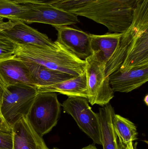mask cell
Returning a JSON list of instances; mask_svg holds the SVG:
<instances>
[{"label": "cell", "instance_id": "ba28073f", "mask_svg": "<svg viewBox=\"0 0 148 149\" xmlns=\"http://www.w3.org/2000/svg\"><path fill=\"white\" fill-rule=\"evenodd\" d=\"M24 4L28 7V10L24 14L19 16L17 20L24 23H39L54 27L69 26L80 22L76 15L50 4Z\"/></svg>", "mask_w": 148, "mask_h": 149}, {"label": "cell", "instance_id": "cb8c5ba5", "mask_svg": "<svg viewBox=\"0 0 148 149\" xmlns=\"http://www.w3.org/2000/svg\"><path fill=\"white\" fill-rule=\"evenodd\" d=\"M17 3L24 4V3H35V4H46L52 5L58 0H12Z\"/></svg>", "mask_w": 148, "mask_h": 149}, {"label": "cell", "instance_id": "9a60e30c", "mask_svg": "<svg viewBox=\"0 0 148 149\" xmlns=\"http://www.w3.org/2000/svg\"><path fill=\"white\" fill-rule=\"evenodd\" d=\"M122 33H108L103 35L89 34L93 54L105 63L109 61L118 46Z\"/></svg>", "mask_w": 148, "mask_h": 149}, {"label": "cell", "instance_id": "603a6c76", "mask_svg": "<svg viewBox=\"0 0 148 149\" xmlns=\"http://www.w3.org/2000/svg\"><path fill=\"white\" fill-rule=\"evenodd\" d=\"M13 136L11 132L0 131V149H13Z\"/></svg>", "mask_w": 148, "mask_h": 149}, {"label": "cell", "instance_id": "52a82bcc", "mask_svg": "<svg viewBox=\"0 0 148 149\" xmlns=\"http://www.w3.org/2000/svg\"><path fill=\"white\" fill-rule=\"evenodd\" d=\"M61 106L64 112L74 118L80 129L90 137L94 143L102 145L101 132L98 114L92 110L87 98L70 96Z\"/></svg>", "mask_w": 148, "mask_h": 149}, {"label": "cell", "instance_id": "30bf717a", "mask_svg": "<svg viewBox=\"0 0 148 149\" xmlns=\"http://www.w3.org/2000/svg\"><path fill=\"white\" fill-rule=\"evenodd\" d=\"M114 92L128 93L139 88L148 81V65L140 67L119 68L109 75Z\"/></svg>", "mask_w": 148, "mask_h": 149}, {"label": "cell", "instance_id": "5b68a950", "mask_svg": "<svg viewBox=\"0 0 148 149\" xmlns=\"http://www.w3.org/2000/svg\"><path fill=\"white\" fill-rule=\"evenodd\" d=\"M147 29L148 0H143L135 9L131 25L125 32L122 33L114 53L106 64L105 71L108 76L120 68L136 38Z\"/></svg>", "mask_w": 148, "mask_h": 149}, {"label": "cell", "instance_id": "7402d4cb", "mask_svg": "<svg viewBox=\"0 0 148 149\" xmlns=\"http://www.w3.org/2000/svg\"><path fill=\"white\" fill-rule=\"evenodd\" d=\"M17 44L3 32H0V59L8 57L14 54Z\"/></svg>", "mask_w": 148, "mask_h": 149}, {"label": "cell", "instance_id": "5bb4252c", "mask_svg": "<svg viewBox=\"0 0 148 149\" xmlns=\"http://www.w3.org/2000/svg\"><path fill=\"white\" fill-rule=\"evenodd\" d=\"M22 60L37 88L52 86L76 77L48 69L36 63Z\"/></svg>", "mask_w": 148, "mask_h": 149}, {"label": "cell", "instance_id": "8fae6325", "mask_svg": "<svg viewBox=\"0 0 148 149\" xmlns=\"http://www.w3.org/2000/svg\"><path fill=\"white\" fill-rule=\"evenodd\" d=\"M0 79L6 87L21 84L36 88L24 62L15 55L0 59Z\"/></svg>", "mask_w": 148, "mask_h": 149}, {"label": "cell", "instance_id": "1f68e13d", "mask_svg": "<svg viewBox=\"0 0 148 149\" xmlns=\"http://www.w3.org/2000/svg\"></svg>", "mask_w": 148, "mask_h": 149}, {"label": "cell", "instance_id": "6da1fadb", "mask_svg": "<svg viewBox=\"0 0 148 149\" xmlns=\"http://www.w3.org/2000/svg\"><path fill=\"white\" fill-rule=\"evenodd\" d=\"M143 0H97L71 13L104 25L110 32L123 33L133 21L134 10Z\"/></svg>", "mask_w": 148, "mask_h": 149}, {"label": "cell", "instance_id": "7c38bea8", "mask_svg": "<svg viewBox=\"0 0 148 149\" xmlns=\"http://www.w3.org/2000/svg\"><path fill=\"white\" fill-rule=\"evenodd\" d=\"M3 32L17 45H30L43 47L54 46L55 41H52L46 34L19 21L14 25Z\"/></svg>", "mask_w": 148, "mask_h": 149}, {"label": "cell", "instance_id": "484cf974", "mask_svg": "<svg viewBox=\"0 0 148 149\" xmlns=\"http://www.w3.org/2000/svg\"><path fill=\"white\" fill-rule=\"evenodd\" d=\"M0 131L2 132H11L12 128L4 120L0 112Z\"/></svg>", "mask_w": 148, "mask_h": 149}, {"label": "cell", "instance_id": "7a4b0ae2", "mask_svg": "<svg viewBox=\"0 0 148 149\" xmlns=\"http://www.w3.org/2000/svg\"><path fill=\"white\" fill-rule=\"evenodd\" d=\"M55 42V45L51 47L17 44L14 55L22 60L73 76L83 74L86 66L85 60L78 58L58 42Z\"/></svg>", "mask_w": 148, "mask_h": 149}, {"label": "cell", "instance_id": "ac0fdd59", "mask_svg": "<svg viewBox=\"0 0 148 149\" xmlns=\"http://www.w3.org/2000/svg\"><path fill=\"white\" fill-rule=\"evenodd\" d=\"M148 65V29L136 38L120 68L140 67Z\"/></svg>", "mask_w": 148, "mask_h": 149}, {"label": "cell", "instance_id": "ffe728a7", "mask_svg": "<svg viewBox=\"0 0 148 149\" xmlns=\"http://www.w3.org/2000/svg\"><path fill=\"white\" fill-rule=\"evenodd\" d=\"M28 10L25 4L17 3L12 0H0V17L4 19L19 21L18 17Z\"/></svg>", "mask_w": 148, "mask_h": 149}, {"label": "cell", "instance_id": "83f0119b", "mask_svg": "<svg viewBox=\"0 0 148 149\" xmlns=\"http://www.w3.org/2000/svg\"><path fill=\"white\" fill-rule=\"evenodd\" d=\"M119 143H121L122 146L123 148V149H136V148H135L133 145V142L130 143H128V144H126V145H124V144H123L121 143L120 142L118 141Z\"/></svg>", "mask_w": 148, "mask_h": 149}, {"label": "cell", "instance_id": "e0dca14e", "mask_svg": "<svg viewBox=\"0 0 148 149\" xmlns=\"http://www.w3.org/2000/svg\"><path fill=\"white\" fill-rule=\"evenodd\" d=\"M98 114L101 126L103 149H119L118 139L113 127L115 110L111 104L99 108Z\"/></svg>", "mask_w": 148, "mask_h": 149}, {"label": "cell", "instance_id": "d4e9b609", "mask_svg": "<svg viewBox=\"0 0 148 149\" xmlns=\"http://www.w3.org/2000/svg\"><path fill=\"white\" fill-rule=\"evenodd\" d=\"M18 21L8 20L7 22H5L4 21V18L0 17V32L13 27L18 22Z\"/></svg>", "mask_w": 148, "mask_h": 149}, {"label": "cell", "instance_id": "4dcf8cb0", "mask_svg": "<svg viewBox=\"0 0 148 149\" xmlns=\"http://www.w3.org/2000/svg\"><path fill=\"white\" fill-rule=\"evenodd\" d=\"M51 149H59L58 148H52Z\"/></svg>", "mask_w": 148, "mask_h": 149}, {"label": "cell", "instance_id": "f1b7e54d", "mask_svg": "<svg viewBox=\"0 0 148 149\" xmlns=\"http://www.w3.org/2000/svg\"><path fill=\"white\" fill-rule=\"evenodd\" d=\"M81 149H98L96 148L95 145L91 144V145H88L87 147H84L83 148Z\"/></svg>", "mask_w": 148, "mask_h": 149}, {"label": "cell", "instance_id": "3957f363", "mask_svg": "<svg viewBox=\"0 0 148 149\" xmlns=\"http://www.w3.org/2000/svg\"><path fill=\"white\" fill-rule=\"evenodd\" d=\"M38 93L36 88L27 85L16 84L5 87L0 112L11 127L21 118L27 116Z\"/></svg>", "mask_w": 148, "mask_h": 149}, {"label": "cell", "instance_id": "277c9868", "mask_svg": "<svg viewBox=\"0 0 148 149\" xmlns=\"http://www.w3.org/2000/svg\"><path fill=\"white\" fill-rule=\"evenodd\" d=\"M61 106L56 93H39L26 117L33 129L43 137L57 124Z\"/></svg>", "mask_w": 148, "mask_h": 149}, {"label": "cell", "instance_id": "d6986e66", "mask_svg": "<svg viewBox=\"0 0 148 149\" xmlns=\"http://www.w3.org/2000/svg\"><path fill=\"white\" fill-rule=\"evenodd\" d=\"M113 124L118 141L123 144L126 145L138 139L137 127L129 119L115 114Z\"/></svg>", "mask_w": 148, "mask_h": 149}, {"label": "cell", "instance_id": "44dd1931", "mask_svg": "<svg viewBox=\"0 0 148 149\" xmlns=\"http://www.w3.org/2000/svg\"><path fill=\"white\" fill-rule=\"evenodd\" d=\"M97 0H58L52 4L54 7L69 12L82 8Z\"/></svg>", "mask_w": 148, "mask_h": 149}, {"label": "cell", "instance_id": "8992f818", "mask_svg": "<svg viewBox=\"0 0 148 149\" xmlns=\"http://www.w3.org/2000/svg\"><path fill=\"white\" fill-rule=\"evenodd\" d=\"M85 72L87 79L89 102L103 107L114 97V93L105 71L106 63L94 54L85 59Z\"/></svg>", "mask_w": 148, "mask_h": 149}, {"label": "cell", "instance_id": "2e32d148", "mask_svg": "<svg viewBox=\"0 0 148 149\" xmlns=\"http://www.w3.org/2000/svg\"><path fill=\"white\" fill-rule=\"evenodd\" d=\"M38 93H58L67 96L88 97L86 74L48 86L37 88Z\"/></svg>", "mask_w": 148, "mask_h": 149}, {"label": "cell", "instance_id": "f546056e", "mask_svg": "<svg viewBox=\"0 0 148 149\" xmlns=\"http://www.w3.org/2000/svg\"><path fill=\"white\" fill-rule=\"evenodd\" d=\"M144 102L147 106H148V95H147L144 98Z\"/></svg>", "mask_w": 148, "mask_h": 149}, {"label": "cell", "instance_id": "4fadbf2b", "mask_svg": "<svg viewBox=\"0 0 148 149\" xmlns=\"http://www.w3.org/2000/svg\"><path fill=\"white\" fill-rule=\"evenodd\" d=\"M13 149H50L42 137L33 129L26 116L12 127Z\"/></svg>", "mask_w": 148, "mask_h": 149}, {"label": "cell", "instance_id": "9c48e42d", "mask_svg": "<svg viewBox=\"0 0 148 149\" xmlns=\"http://www.w3.org/2000/svg\"><path fill=\"white\" fill-rule=\"evenodd\" d=\"M57 31L56 41L82 60L93 54L89 34L68 26H54Z\"/></svg>", "mask_w": 148, "mask_h": 149}, {"label": "cell", "instance_id": "4316f807", "mask_svg": "<svg viewBox=\"0 0 148 149\" xmlns=\"http://www.w3.org/2000/svg\"><path fill=\"white\" fill-rule=\"evenodd\" d=\"M5 85L3 84L1 81L0 79V107L1 104L2 99L3 95L4 92V88H5Z\"/></svg>", "mask_w": 148, "mask_h": 149}]
</instances>
